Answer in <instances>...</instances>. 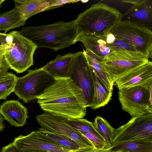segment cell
<instances>
[{"label": "cell", "mask_w": 152, "mask_h": 152, "mask_svg": "<svg viewBox=\"0 0 152 152\" xmlns=\"http://www.w3.org/2000/svg\"><path fill=\"white\" fill-rule=\"evenodd\" d=\"M0 152H22L17 149L13 144L12 142L3 147Z\"/></svg>", "instance_id": "f546056e"}, {"label": "cell", "mask_w": 152, "mask_h": 152, "mask_svg": "<svg viewBox=\"0 0 152 152\" xmlns=\"http://www.w3.org/2000/svg\"><path fill=\"white\" fill-rule=\"evenodd\" d=\"M92 74L94 85V96L90 108L95 110L104 106L108 103L111 99L113 90L107 87L93 69Z\"/></svg>", "instance_id": "ffe728a7"}, {"label": "cell", "mask_w": 152, "mask_h": 152, "mask_svg": "<svg viewBox=\"0 0 152 152\" xmlns=\"http://www.w3.org/2000/svg\"><path fill=\"white\" fill-rule=\"evenodd\" d=\"M5 1V0H0V9L1 7L3 2Z\"/></svg>", "instance_id": "d590c367"}, {"label": "cell", "mask_w": 152, "mask_h": 152, "mask_svg": "<svg viewBox=\"0 0 152 152\" xmlns=\"http://www.w3.org/2000/svg\"><path fill=\"white\" fill-rule=\"evenodd\" d=\"M95 152H113L110 150H96Z\"/></svg>", "instance_id": "e575fe53"}, {"label": "cell", "mask_w": 152, "mask_h": 152, "mask_svg": "<svg viewBox=\"0 0 152 152\" xmlns=\"http://www.w3.org/2000/svg\"><path fill=\"white\" fill-rule=\"evenodd\" d=\"M36 119L41 128L46 131L66 136L75 141L80 147L93 146L86 137L68 123L66 118L45 112L37 116Z\"/></svg>", "instance_id": "30bf717a"}, {"label": "cell", "mask_w": 152, "mask_h": 152, "mask_svg": "<svg viewBox=\"0 0 152 152\" xmlns=\"http://www.w3.org/2000/svg\"><path fill=\"white\" fill-rule=\"evenodd\" d=\"M10 33L13 42L10 47L4 49L5 58L10 69L17 73H22L34 65L33 56L37 47L19 31Z\"/></svg>", "instance_id": "5b68a950"}, {"label": "cell", "mask_w": 152, "mask_h": 152, "mask_svg": "<svg viewBox=\"0 0 152 152\" xmlns=\"http://www.w3.org/2000/svg\"><path fill=\"white\" fill-rule=\"evenodd\" d=\"M122 15L117 9L99 2L80 13L75 20L79 34H103L121 20Z\"/></svg>", "instance_id": "3957f363"}, {"label": "cell", "mask_w": 152, "mask_h": 152, "mask_svg": "<svg viewBox=\"0 0 152 152\" xmlns=\"http://www.w3.org/2000/svg\"><path fill=\"white\" fill-rule=\"evenodd\" d=\"M113 152H152V141H127L117 143L110 149Z\"/></svg>", "instance_id": "44dd1931"}, {"label": "cell", "mask_w": 152, "mask_h": 152, "mask_svg": "<svg viewBox=\"0 0 152 152\" xmlns=\"http://www.w3.org/2000/svg\"><path fill=\"white\" fill-rule=\"evenodd\" d=\"M93 123L99 134L107 143L112 145L114 137L115 129L100 116L96 117Z\"/></svg>", "instance_id": "484cf974"}, {"label": "cell", "mask_w": 152, "mask_h": 152, "mask_svg": "<svg viewBox=\"0 0 152 152\" xmlns=\"http://www.w3.org/2000/svg\"><path fill=\"white\" fill-rule=\"evenodd\" d=\"M152 82V62L136 67L118 78L115 82L118 89L140 86L144 87Z\"/></svg>", "instance_id": "7c38bea8"}, {"label": "cell", "mask_w": 152, "mask_h": 152, "mask_svg": "<svg viewBox=\"0 0 152 152\" xmlns=\"http://www.w3.org/2000/svg\"><path fill=\"white\" fill-rule=\"evenodd\" d=\"M68 123L81 133L89 132L105 140L96 129L93 123L83 118L68 119Z\"/></svg>", "instance_id": "4316f807"}, {"label": "cell", "mask_w": 152, "mask_h": 152, "mask_svg": "<svg viewBox=\"0 0 152 152\" xmlns=\"http://www.w3.org/2000/svg\"><path fill=\"white\" fill-rule=\"evenodd\" d=\"M91 143L93 146L98 150H106L110 149L112 145L89 132L81 133Z\"/></svg>", "instance_id": "83f0119b"}, {"label": "cell", "mask_w": 152, "mask_h": 152, "mask_svg": "<svg viewBox=\"0 0 152 152\" xmlns=\"http://www.w3.org/2000/svg\"><path fill=\"white\" fill-rule=\"evenodd\" d=\"M152 141V113L132 117L126 124L115 129L112 146L131 140Z\"/></svg>", "instance_id": "9c48e42d"}, {"label": "cell", "mask_w": 152, "mask_h": 152, "mask_svg": "<svg viewBox=\"0 0 152 152\" xmlns=\"http://www.w3.org/2000/svg\"><path fill=\"white\" fill-rule=\"evenodd\" d=\"M54 77L42 67L30 70L23 76L18 77L14 92L25 103L37 99L54 81Z\"/></svg>", "instance_id": "8992f818"}, {"label": "cell", "mask_w": 152, "mask_h": 152, "mask_svg": "<svg viewBox=\"0 0 152 152\" xmlns=\"http://www.w3.org/2000/svg\"><path fill=\"white\" fill-rule=\"evenodd\" d=\"M2 48H3V49H4L2 46L1 45V43L0 42V49H2Z\"/></svg>", "instance_id": "8d00e7d4"}, {"label": "cell", "mask_w": 152, "mask_h": 152, "mask_svg": "<svg viewBox=\"0 0 152 152\" xmlns=\"http://www.w3.org/2000/svg\"><path fill=\"white\" fill-rule=\"evenodd\" d=\"M96 149L93 146L80 147L71 152H95Z\"/></svg>", "instance_id": "1f68e13d"}, {"label": "cell", "mask_w": 152, "mask_h": 152, "mask_svg": "<svg viewBox=\"0 0 152 152\" xmlns=\"http://www.w3.org/2000/svg\"><path fill=\"white\" fill-rule=\"evenodd\" d=\"M149 61L148 59L115 58L103 60L101 64L114 83L123 75Z\"/></svg>", "instance_id": "9a60e30c"}, {"label": "cell", "mask_w": 152, "mask_h": 152, "mask_svg": "<svg viewBox=\"0 0 152 152\" xmlns=\"http://www.w3.org/2000/svg\"><path fill=\"white\" fill-rule=\"evenodd\" d=\"M103 35L113 52L111 58L149 59L147 56L137 51L130 45L116 38L112 34L108 33Z\"/></svg>", "instance_id": "e0dca14e"}, {"label": "cell", "mask_w": 152, "mask_h": 152, "mask_svg": "<svg viewBox=\"0 0 152 152\" xmlns=\"http://www.w3.org/2000/svg\"><path fill=\"white\" fill-rule=\"evenodd\" d=\"M152 91L140 86L118 89L122 110L132 117L152 113Z\"/></svg>", "instance_id": "52a82bcc"}, {"label": "cell", "mask_w": 152, "mask_h": 152, "mask_svg": "<svg viewBox=\"0 0 152 152\" xmlns=\"http://www.w3.org/2000/svg\"><path fill=\"white\" fill-rule=\"evenodd\" d=\"M108 33L125 42L137 51L151 59V30L131 22L120 20L106 31L103 34Z\"/></svg>", "instance_id": "277c9868"}, {"label": "cell", "mask_w": 152, "mask_h": 152, "mask_svg": "<svg viewBox=\"0 0 152 152\" xmlns=\"http://www.w3.org/2000/svg\"><path fill=\"white\" fill-rule=\"evenodd\" d=\"M0 114L11 125L22 127L28 118L27 108L18 100L6 101L0 105Z\"/></svg>", "instance_id": "2e32d148"}, {"label": "cell", "mask_w": 152, "mask_h": 152, "mask_svg": "<svg viewBox=\"0 0 152 152\" xmlns=\"http://www.w3.org/2000/svg\"><path fill=\"white\" fill-rule=\"evenodd\" d=\"M4 120V118L0 114V132L3 131L5 127V125L3 123Z\"/></svg>", "instance_id": "d6a6232c"}, {"label": "cell", "mask_w": 152, "mask_h": 152, "mask_svg": "<svg viewBox=\"0 0 152 152\" xmlns=\"http://www.w3.org/2000/svg\"><path fill=\"white\" fill-rule=\"evenodd\" d=\"M140 0H123L121 1L124 3L131 4L132 5L136 4L139 2Z\"/></svg>", "instance_id": "836d02e7"}, {"label": "cell", "mask_w": 152, "mask_h": 152, "mask_svg": "<svg viewBox=\"0 0 152 152\" xmlns=\"http://www.w3.org/2000/svg\"><path fill=\"white\" fill-rule=\"evenodd\" d=\"M8 69L0 67V100H6L14 92L18 77Z\"/></svg>", "instance_id": "cb8c5ba5"}, {"label": "cell", "mask_w": 152, "mask_h": 152, "mask_svg": "<svg viewBox=\"0 0 152 152\" xmlns=\"http://www.w3.org/2000/svg\"><path fill=\"white\" fill-rule=\"evenodd\" d=\"M4 53V49H0V67L9 70L10 69L6 61Z\"/></svg>", "instance_id": "4dcf8cb0"}, {"label": "cell", "mask_w": 152, "mask_h": 152, "mask_svg": "<svg viewBox=\"0 0 152 152\" xmlns=\"http://www.w3.org/2000/svg\"><path fill=\"white\" fill-rule=\"evenodd\" d=\"M76 41L82 42L86 49L89 50L103 60L113 54L103 34H79Z\"/></svg>", "instance_id": "ac0fdd59"}, {"label": "cell", "mask_w": 152, "mask_h": 152, "mask_svg": "<svg viewBox=\"0 0 152 152\" xmlns=\"http://www.w3.org/2000/svg\"><path fill=\"white\" fill-rule=\"evenodd\" d=\"M69 77L81 90L86 106L90 107L94 96L92 69L83 51L74 53Z\"/></svg>", "instance_id": "ba28073f"}, {"label": "cell", "mask_w": 152, "mask_h": 152, "mask_svg": "<svg viewBox=\"0 0 152 152\" xmlns=\"http://www.w3.org/2000/svg\"><path fill=\"white\" fill-rule=\"evenodd\" d=\"M54 78L37 99L41 109L68 119L83 118L87 107L81 90L69 77Z\"/></svg>", "instance_id": "6da1fadb"}, {"label": "cell", "mask_w": 152, "mask_h": 152, "mask_svg": "<svg viewBox=\"0 0 152 152\" xmlns=\"http://www.w3.org/2000/svg\"><path fill=\"white\" fill-rule=\"evenodd\" d=\"M74 53L64 55H58L53 60L43 67L49 74L54 77H69Z\"/></svg>", "instance_id": "d6986e66"}, {"label": "cell", "mask_w": 152, "mask_h": 152, "mask_svg": "<svg viewBox=\"0 0 152 152\" xmlns=\"http://www.w3.org/2000/svg\"><path fill=\"white\" fill-rule=\"evenodd\" d=\"M12 144L22 152H71L49 140L37 131L15 137Z\"/></svg>", "instance_id": "8fae6325"}, {"label": "cell", "mask_w": 152, "mask_h": 152, "mask_svg": "<svg viewBox=\"0 0 152 152\" xmlns=\"http://www.w3.org/2000/svg\"><path fill=\"white\" fill-rule=\"evenodd\" d=\"M13 37L11 34L0 32V42L5 49L10 47L12 44Z\"/></svg>", "instance_id": "f1b7e54d"}, {"label": "cell", "mask_w": 152, "mask_h": 152, "mask_svg": "<svg viewBox=\"0 0 152 152\" xmlns=\"http://www.w3.org/2000/svg\"><path fill=\"white\" fill-rule=\"evenodd\" d=\"M83 52L89 64L101 80L109 89L113 90L114 83L102 64L103 59L88 50H83Z\"/></svg>", "instance_id": "7402d4cb"}, {"label": "cell", "mask_w": 152, "mask_h": 152, "mask_svg": "<svg viewBox=\"0 0 152 152\" xmlns=\"http://www.w3.org/2000/svg\"><path fill=\"white\" fill-rule=\"evenodd\" d=\"M15 8L26 20L39 12L61 7L74 1L59 0H13Z\"/></svg>", "instance_id": "4fadbf2b"}, {"label": "cell", "mask_w": 152, "mask_h": 152, "mask_svg": "<svg viewBox=\"0 0 152 152\" xmlns=\"http://www.w3.org/2000/svg\"><path fill=\"white\" fill-rule=\"evenodd\" d=\"M38 48H45L57 51L67 48L76 42L79 33L75 20L61 21L48 25L23 27L19 31Z\"/></svg>", "instance_id": "7a4b0ae2"}, {"label": "cell", "mask_w": 152, "mask_h": 152, "mask_svg": "<svg viewBox=\"0 0 152 152\" xmlns=\"http://www.w3.org/2000/svg\"><path fill=\"white\" fill-rule=\"evenodd\" d=\"M26 21L15 8L0 13V31L4 30L6 33L10 30L23 26Z\"/></svg>", "instance_id": "603a6c76"}, {"label": "cell", "mask_w": 152, "mask_h": 152, "mask_svg": "<svg viewBox=\"0 0 152 152\" xmlns=\"http://www.w3.org/2000/svg\"><path fill=\"white\" fill-rule=\"evenodd\" d=\"M37 131L49 140L69 150L74 151L80 148L75 141L66 136L46 131L41 128Z\"/></svg>", "instance_id": "d4e9b609"}, {"label": "cell", "mask_w": 152, "mask_h": 152, "mask_svg": "<svg viewBox=\"0 0 152 152\" xmlns=\"http://www.w3.org/2000/svg\"></svg>", "instance_id": "74e56055"}, {"label": "cell", "mask_w": 152, "mask_h": 152, "mask_svg": "<svg viewBox=\"0 0 152 152\" xmlns=\"http://www.w3.org/2000/svg\"><path fill=\"white\" fill-rule=\"evenodd\" d=\"M121 20L131 22L152 30V0H140L132 5L123 14Z\"/></svg>", "instance_id": "5bb4252c"}]
</instances>
